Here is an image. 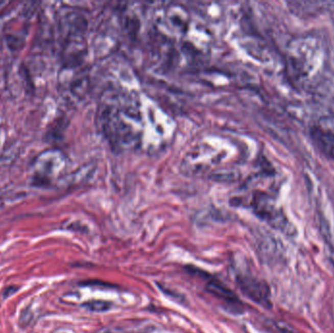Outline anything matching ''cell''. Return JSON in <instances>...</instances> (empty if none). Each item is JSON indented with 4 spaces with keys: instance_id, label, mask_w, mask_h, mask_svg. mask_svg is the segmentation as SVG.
<instances>
[{
    "instance_id": "2",
    "label": "cell",
    "mask_w": 334,
    "mask_h": 333,
    "mask_svg": "<svg viewBox=\"0 0 334 333\" xmlns=\"http://www.w3.org/2000/svg\"><path fill=\"white\" fill-rule=\"evenodd\" d=\"M236 282L240 289L249 299L266 308L271 307L270 289L264 281L248 275H238Z\"/></svg>"
},
{
    "instance_id": "1",
    "label": "cell",
    "mask_w": 334,
    "mask_h": 333,
    "mask_svg": "<svg viewBox=\"0 0 334 333\" xmlns=\"http://www.w3.org/2000/svg\"><path fill=\"white\" fill-rule=\"evenodd\" d=\"M97 117L112 149L123 151L140 142L142 112L140 101L133 94L107 89L101 96Z\"/></svg>"
},
{
    "instance_id": "3",
    "label": "cell",
    "mask_w": 334,
    "mask_h": 333,
    "mask_svg": "<svg viewBox=\"0 0 334 333\" xmlns=\"http://www.w3.org/2000/svg\"><path fill=\"white\" fill-rule=\"evenodd\" d=\"M206 289L207 291L215 296L218 299L222 300L224 303L234 306L235 308H238L240 305H242L241 301L237 298V296L234 294V292L231 289H228L222 282L219 280L211 278L208 280L206 284Z\"/></svg>"
},
{
    "instance_id": "5",
    "label": "cell",
    "mask_w": 334,
    "mask_h": 333,
    "mask_svg": "<svg viewBox=\"0 0 334 333\" xmlns=\"http://www.w3.org/2000/svg\"><path fill=\"white\" fill-rule=\"evenodd\" d=\"M84 308H86L87 310L92 312H105L109 311L111 308V302L108 301H102V300H94V301H89L86 302L85 304L82 305Z\"/></svg>"
},
{
    "instance_id": "4",
    "label": "cell",
    "mask_w": 334,
    "mask_h": 333,
    "mask_svg": "<svg viewBox=\"0 0 334 333\" xmlns=\"http://www.w3.org/2000/svg\"><path fill=\"white\" fill-rule=\"evenodd\" d=\"M167 21L179 33H185L189 26V15L186 9L179 5L170 6L167 11Z\"/></svg>"
}]
</instances>
